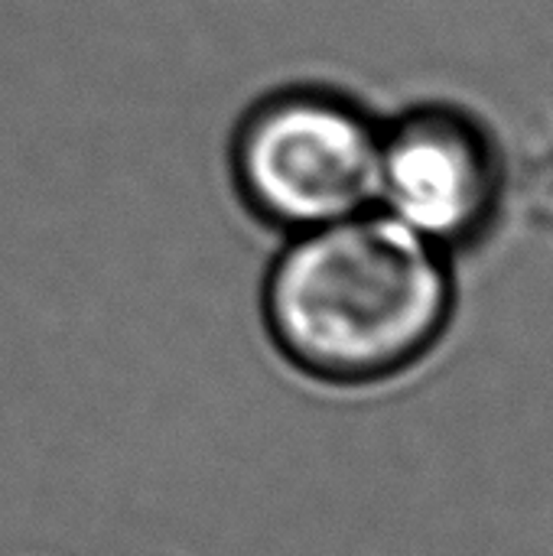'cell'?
I'll return each instance as SVG.
<instances>
[{"instance_id": "6da1fadb", "label": "cell", "mask_w": 553, "mask_h": 556, "mask_svg": "<svg viewBox=\"0 0 553 556\" xmlns=\"http://www.w3.org/2000/svg\"><path fill=\"white\" fill-rule=\"evenodd\" d=\"M261 313L297 371L342 388L378 384L443 336L453 313L447 251L381 208L287 235L267 267Z\"/></svg>"}, {"instance_id": "7a4b0ae2", "label": "cell", "mask_w": 553, "mask_h": 556, "mask_svg": "<svg viewBox=\"0 0 553 556\" xmlns=\"http://www.w3.org/2000/svg\"><path fill=\"white\" fill-rule=\"evenodd\" d=\"M381 124L352 98L287 88L261 98L231 140L241 202L264 225L300 235L375 208Z\"/></svg>"}, {"instance_id": "3957f363", "label": "cell", "mask_w": 553, "mask_h": 556, "mask_svg": "<svg viewBox=\"0 0 553 556\" xmlns=\"http://www.w3.org/2000/svg\"><path fill=\"white\" fill-rule=\"evenodd\" d=\"M499 182L495 150L473 117L424 104L381 124L375 208L430 244L447 251L479 238Z\"/></svg>"}]
</instances>
